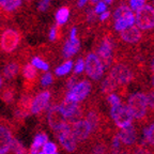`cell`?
<instances>
[{
	"instance_id": "obj_1",
	"label": "cell",
	"mask_w": 154,
	"mask_h": 154,
	"mask_svg": "<svg viewBox=\"0 0 154 154\" xmlns=\"http://www.w3.org/2000/svg\"><path fill=\"white\" fill-rule=\"evenodd\" d=\"M126 105L137 125H147L151 121L148 108L147 95L144 92H135L130 95Z\"/></svg>"
},
{
	"instance_id": "obj_2",
	"label": "cell",
	"mask_w": 154,
	"mask_h": 154,
	"mask_svg": "<svg viewBox=\"0 0 154 154\" xmlns=\"http://www.w3.org/2000/svg\"><path fill=\"white\" fill-rule=\"evenodd\" d=\"M109 76L116 82L119 87V92L122 95H125L126 92V86L134 79L135 74L133 72L132 67L126 63H116L112 65L109 71Z\"/></svg>"
},
{
	"instance_id": "obj_3",
	"label": "cell",
	"mask_w": 154,
	"mask_h": 154,
	"mask_svg": "<svg viewBox=\"0 0 154 154\" xmlns=\"http://www.w3.org/2000/svg\"><path fill=\"white\" fill-rule=\"evenodd\" d=\"M16 130L14 122L0 117V154H10L12 151Z\"/></svg>"
},
{
	"instance_id": "obj_4",
	"label": "cell",
	"mask_w": 154,
	"mask_h": 154,
	"mask_svg": "<svg viewBox=\"0 0 154 154\" xmlns=\"http://www.w3.org/2000/svg\"><path fill=\"white\" fill-rule=\"evenodd\" d=\"M55 136L58 139L60 146L69 153H75L79 151V146L77 143L76 139L73 136L72 133V124L64 122L57 131H55Z\"/></svg>"
},
{
	"instance_id": "obj_5",
	"label": "cell",
	"mask_w": 154,
	"mask_h": 154,
	"mask_svg": "<svg viewBox=\"0 0 154 154\" xmlns=\"http://www.w3.org/2000/svg\"><path fill=\"white\" fill-rule=\"evenodd\" d=\"M110 117L118 128H128L134 123V119L128 105L123 104V102L120 105L110 107Z\"/></svg>"
},
{
	"instance_id": "obj_6",
	"label": "cell",
	"mask_w": 154,
	"mask_h": 154,
	"mask_svg": "<svg viewBox=\"0 0 154 154\" xmlns=\"http://www.w3.org/2000/svg\"><path fill=\"white\" fill-rule=\"evenodd\" d=\"M72 133L74 138L76 139L77 143L79 146V149L85 147L86 144L91 142L93 140V134L92 130L90 128L89 123L85 119L77 121L72 124Z\"/></svg>"
},
{
	"instance_id": "obj_7",
	"label": "cell",
	"mask_w": 154,
	"mask_h": 154,
	"mask_svg": "<svg viewBox=\"0 0 154 154\" xmlns=\"http://www.w3.org/2000/svg\"><path fill=\"white\" fill-rule=\"evenodd\" d=\"M20 43V34L17 30L9 28L2 32L0 36V49L5 54H12Z\"/></svg>"
},
{
	"instance_id": "obj_8",
	"label": "cell",
	"mask_w": 154,
	"mask_h": 154,
	"mask_svg": "<svg viewBox=\"0 0 154 154\" xmlns=\"http://www.w3.org/2000/svg\"><path fill=\"white\" fill-rule=\"evenodd\" d=\"M135 24L140 30H151L154 28V7L144 5L141 9L136 11Z\"/></svg>"
},
{
	"instance_id": "obj_9",
	"label": "cell",
	"mask_w": 154,
	"mask_h": 154,
	"mask_svg": "<svg viewBox=\"0 0 154 154\" xmlns=\"http://www.w3.org/2000/svg\"><path fill=\"white\" fill-rule=\"evenodd\" d=\"M85 70L87 76L92 80H99L104 75V66L100 58L94 53H89L85 60Z\"/></svg>"
},
{
	"instance_id": "obj_10",
	"label": "cell",
	"mask_w": 154,
	"mask_h": 154,
	"mask_svg": "<svg viewBox=\"0 0 154 154\" xmlns=\"http://www.w3.org/2000/svg\"><path fill=\"white\" fill-rule=\"evenodd\" d=\"M92 90V84L88 79L78 82L69 92H66L65 97L76 103H82L89 96Z\"/></svg>"
},
{
	"instance_id": "obj_11",
	"label": "cell",
	"mask_w": 154,
	"mask_h": 154,
	"mask_svg": "<svg viewBox=\"0 0 154 154\" xmlns=\"http://www.w3.org/2000/svg\"><path fill=\"white\" fill-rule=\"evenodd\" d=\"M119 140L124 149L131 150L137 144L138 140V131L136 125L133 123L132 125L124 128H118L117 130Z\"/></svg>"
},
{
	"instance_id": "obj_12",
	"label": "cell",
	"mask_w": 154,
	"mask_h": 154,
	"mask_svg": "<svg viewBox=\"0 0 154 154\" xmlns=\"http://www.w3.org/2000/svg\"><path fill=\"white\" fill-rule=\"evenodd\" d=\"M112 51L113 48L111 40L108 38H104L103 41L97 46V51H96V55L100 58V60L104 66V70H109L112 65Z\"/></svg>"
},
{
	"instance_id": "obj_13",
	"label": "cell",
	"mask_w": 154,
	"mask_h": 154,
	"mask_svg": "<svg viewBox=\"0 0 154 154\" xmlns=\"http://www.w3.org/2000/svg\"><path fill=\"white\" fill-rule=\"evenodd\" d=\"M51 97V92L49 90H43L38 92L33 97L31 105V115H36L38 117H41L45 113V110L48 109L49 101Z\"/></svg>"
},
{
	"instance_id": "obj_14",
	"label": "cell",
	"mask_w": 154,
	"mask_h": 154,
	"mask_svg": "<svg viewBox=\"0 0 154 154\" xmlns=\"http://www.w3.org/2000/svg\"><path fill=\"white\" fill-rule=\"evenodd\" d=\"M47 122L49 128L55 132L58 128H60L61 125L64 122H66L64 116L62 115L59 107V103L54 102L51 105L48 106V111H47Z\"/></svg>"
},
{
	"instance_id": "obj_15",
	"label": "cell",
	"mask_w": 154,
	"mask_h": 154,
	"mask_svg": "<svg viewBox=\"0 0 154 154\" xmlns=\"http://www.w3.org/2000/svg\"><path fill=\"white\" fill-rule=\"evenodd\" d=\"M110 150L108 139H94L79 149V154H107Z\"/></svg>"
},
{
	"instance_id": "obj_16",
	"label": "cell",
	"mask_w": 154,
	"mask_h": 154,
	"mask_svg": "<svg viewBox=\"0 0 154 154\" xmlns=\"http://www.w3.org/2000/svg\"><path fill=\"white\" fill-rule=\"evenodd\" d=\"M23 76L25 78L24 89L25 92L31 93L33 91L34 87L38 84V74L36 69L31 64V63H26L23 67Z\"/></svg>"
},
{
	"instance_id": "obj_17",
	"label": "cell",
	"mask_w": 154,
	"mask_h": 154,
	"mask_svg": "<svg viewBox=\"0 0 154 154\" xmlns=\"http://www.w3.org/2000/svg\"><path fill=\"white\" fill-rule=\"evenodd\" d=\"M120 38L123 42L128 44H136L141 38V30L137 26H132L120 32Z\"/></svg>"
},
{
	"instance_id": "obj_18",
	"label": "cell",
	"mask_w": 154,
	"mask_h": 154,
	"mask_svg": "<svg viewBox=\"0 0 154 154\" xmlns=\"http://www.w3.org/2000/svg\"><path fill=\"white\" fill-rule=\"evenodd\" d=\"M33 97L34 96L31 93L24 92L20 95V97L18 99V101L16 102V104H15V106L26 117H28L29 115H31V105H32V101H33Z\"/></svg>"
},
{
	"instance_id": "obj_19",
	"label": "cell",
	"mask_w": 154,
	"mask_h": 154,
	"mask_svg": "<svg viewBox=\"0 0 154 154\" xmlns=\"http://www.w3.org/2000/svg\"><path fill=\"white\" fill-rule=\"evenodd\" d=\"M0 99L5 105L11 106L15 103L16 100V88L12 85L5 87L1 91H0Z\"/></svg>"
},
{
	"instance_id": "obj_20",
	"label": "cell",
	"mask_w": 154,
	"mask_h": 154,
	"mask_svg": "<svg viewBox=\"0 0 154 154\" xmlns=\"http://www.w3.org/2000/svg\"><path fill=\"white\" fill-rule=\"evenodd\" d=\"M19 71H20V64L16 61H11L3 66L2 74L7 80H12L18 75Z\"/></svg>"
},
{
	"instance_id": "obj_21",
	"label": "cell",
	"mask_w": 154,
	"mask_h": 154,
	"mask_svg": "<svg viewBox=\"0 0 154 154\" xmlns=\"http://www.w3.org/2000/svg\"><path fill=\"white\" fill-rule=\"evenodd\" d=\"M117 90H119L118 85L116 84V82L109 75H107L101 84V93L103 95L108 96L109 94H112Z\"/></svg>"
},
{
	"instance_id": "obj_22",
	"label": "cell",
	"mask_w": 154,
	"mask_h": 154,
	"mask_svg": "<svg viewBox=\"0 0 154 154\" xmlns=\"http://www.w3.org/2000/svg\"><path fill=\"white\" fill-rule=\"evenodd\" d=\"M135 24V14L132 13V14L128 15V16L123 17V18H119L115 20V29L117 31H124L125 29L130 28V27L134 26Z\"/></svg>"
},
{
	"instance_id": "obj_23",
	"label": "cell",
	"mask_w": 154,
	"mask_h": 154,
	"mask_svg": "<svg viewBox=\"0 0 154 154\" xmlns=\"http://www.w3.org/2000/svg\"><path fill=\"white\" fill-rule=\"evenodd\" d=\"M79 47H80V42L79 40L77 38L75 41H69L64 44L63 46V51H62V55L65 59H70L71 57L75 55L77 51H79Z\"/></svg>"
},
{
	"instance_id": "obj_24",
	"label": "cell",
	"mask_w": 154,
	"mask_h": 154,
	"mask_svg": "<svg viewBox=\"0 0 154 154\" xmlns=\"http://www.w3.org/2000/svg\"><path fill=\"white\" fill-rule=\"evenodd\" d=\"M69 16H70V9L67 7H63L60 10H58V12L56 13L57 25L61 26V25L65 24L67 22V19H69Z\"/></svg>"
},
{
	"instance_id": "obj_25",
	"label": "cell",
	"mask_w": 154,
	"mask_h": 154,
	"mask_svg": "<svg viewBox=\"0 0 154 154\" xmlns=\"http://www.w3.org/2000/svg\"><path fill=\"white\" fill-rule=\"evenodd\" d=\"M73 67V62L71 60H67L65 61V62H63L61 65H59V66L56 69V74H57V76H64V75L69 74V73L71 72V70H72Z\"/></svg>"
},
{
	"instance_id": "obj_26",
	"label": "cell",
	"mask_w": 154,
	"mask_h": 154,
	"mask_svg": "<svg viewBox=\"0 0 154 154\" xmlns=\"http://www.w3.org/2000/svg\"><path fill=\"white\" fill-rule=\"evenodd\" d=\"M131 154H154V148L147 147L144 144H136L131 149Z\"/></svg>"
},
{
	"instance_id": "obj_27",
	"label": "cell",
	"mask_w": 154,
	"mask_h": 154,
	"mask_svg": "<svg viewBox=\"0 0 154 154\" xmlns=\"http://www.w3.org/2000/svg\"><path fill=\"white\" fill-rule=\"evenodd\" d=\"M132 13L133 11L128 8V5H120L113 13V18H115V20L119 18H123V17L128 16Z\"/></svg>"
},
{
	"instance_id": "obj_28",
	"label": "cell",
	"mask_w": 154,
	"mask_h": 154,
	"mask_svg": "<svg viewBox=\"0 0 154 154\" xmlns=\"http://www.w3.org/2000/svg\"><path fill=\"white\" fill-rule=\"evenodd\" d=\"M20 3H22V0H5L1 8L5 12H12L17 8H19Z\"/></svg>"
},
{
	"instance_id": "obj_29",
	"label": "cell",
	"mask_w": 154,
	"mask_h": 154,
	"mask_svg": "<svg viewBox=\"0 0 154 154\" xmlns=\"http://www.w3.org/2000/svg\"><path fill=\"white\" fill-rule=\"evenodd\" d=\"M47 142H48L47 135H46L45 133H40V134H38L35 136V138H34L32 146H34V147L38 148V149H41V148L44 147V146H45V144L47 143Z\"/></svg>"
},
{
	"instance_id": "obj_30",
	"label": "cell",
	"mask_w": 154,
	"mask_h": 154,
	"mask_svg": "<svg viewBox=\"0 0 154 154\" xmlns=\"http://www.w3.org/2000/svg\"><path fill=\"white\" fill-rule=\"evenodd\" d=\"M31 64L33 65L35 69H38V70H42V71H48V69H49L48 63L45 62L43 59H41V58H38V57L32 58Z\"/></svg>"
},
{
	"instance_id": "obj_31",
	"label": "cell",
	"mask_w": 154,
	"mask_h": 154,
	"mask_svg": "<svg viewBox=\"0 0 154 154\" xmlns=\"http://www.w3.org/2000/svg\"><path fill=\"white\" fill-rule=\"evenodd\" d=\"M12 151L14 152V154H29V152L26 150V148H25L16 138H15L14 142H13Z\"/></svg>"
},
{
	"instance_id": "obj_32",
	"label": "cell",
	"mask_w": 154,
	"mask_h": 154,
	"mask_svg": "<svg viewBox=\"0 0 154 154\" xmlns=\"http://www.w3.org/2000/svg\"><path fill=\"white\" fill-rule=\"evenodd\" d=\"M106 100H107V102H108L109 106L110 107H112V106H117V105H120L121 103H122V101H121L120 96H118L117 94L112 93V94H109L108 96H106Z\"/></svg>"
},
{
	"instance_id": "obj_33",
	"label": "cell",
	"mask_w": 154,
	"mask_h": 154,
	"mask_svg": "<svg viewBox=\"0 0 154 154\" xmlns=\"http://www.w3.org/2000/svg\"><path fill=\"white\" fill-rule=\"evenodd\" d=\"M146 5V0H130V9L132 11H138Z\"/></svg>"
},
{
	"instance_id": "obj_34",
	"label": "cell",
	"mask_w": 154,
	"mask_h": 154,
	"mask_svg": "<svg viewBox=\"0 0 154 154\" xmlns=\"http://www.w3.org/2000/svg\"><path fill=\"white\" fill-rule=\"evenodd\" d=\"M60 36V26L56 24L54 27H51V32H49V40L51 41H56Z\"/></svg>"
},
{
	"instance_id": "obj_35",
	"label": "cell",
	"mask_w": 154,
	"mask_h": 154,
	"mask_svg": "<svg viewBox=\"0 0 154 154\" xmlns=\"http://www.w3.org/2000/svg\"><path fill=\"white\" fill-rule=\"evenodd\" d=\"M43 151L46 154H55L58 151V147L54 142H47L43 147Z\"/></svg>"
},
{
	"instance_id": "obj_36",
	"label": "cell",
	"mask_w": 154,
	"mask_h": 154,
	"mask_svg": "<svg viewBox=\"0 0 154 154\" xmlns=\"http://www.w3.org/2000/svg\"><path fill=\"white\" fill-rule=\"evenodd\" d=\"M54 82V76L51 73H46L42 76L41 78V85L43 87H46V86H49Z\"/></svg>"
},
{
	"instance_id": "obj_37",
	"label": "cell",
	"mask_w": 154,
	"mask_h": 154,
	"mask_svg": "<svg viewBox=\"0 0 154 154\" xmlns=\"http://www.w3.org/2000/svg\"><path fill=\"white\" fill-rule=\"evenodd\" d=\"M85 70V60L82 58H79L78 60H77L76 64H75L74 67V75L76 74H80L82 73V71Z\"/></svg>"
},
{
	"instance_id": "obj_38",
	"label": "cell",
	"mask_w": 154,
	"mask_h": 154,
	"mask_svg": "<svg viewBox=\"0 0 154 154\" xmlns=\"http://www.w3.org/2000/svg\"><path fill=\"white\" fill-rule=\"evenodd\" d=\"M77 82H77L76 75H73V76H71L70 78L66 80V84H65V89H66V92L70 91V90L72 89L73 87H74Z\"/></svg>"
},
{
	"instance_id": "obj_39",
	"label": "cell",
	"mask_w": 154,
	"mask_h": 154,
	"mask_svg": "<svg viewBox=\"0 0 154 154\" xmlns=\"http://www.w3.org/2000/svg\"><path fill=\"white\" fill-rule=\"evenodd\" d=\"M106 10H107V5H106L104 1H100L95 7V13L96 14H102V13L106 12Z\"/></svg>"
},
{
	"instance_id": "obj_40",
	"label": "cell",
	"mask_w": 154,
	"mask_h": 154,
	"mask_svg": "<svg viewBox=\"0 0 154 154\" xmlns=\"http://www.w3.org/2000/svg\"><path fill=\"white\" fill-rule=\"evenodd\" d=\"M48 8H49V2H47V1H44V0H41V1H40V3H38V10H40L41 12L46 11Z\"/></svg>"
},
{
	"instance_id": "obj_41",
	"label": "cell",
	"mask_w": 154,
	"mask_h": 154,
	"mask_svg": "<svg viewBox=\"0 0 154 154\" xmlns=\"http://www.w3.org/2000/svg\"><path fill=\"white\" fill-rule=\"evenodd\" d=\"M95 14H96L95 11H93V10H89L88 13H87V18H88V20H89V22H93L94 19H95V16H96Z\"/></svg>"
},
{
	"instance_id": "obj_42",
	"label": "cell",
	"mask_w": 154,
	"mask_h": 154,
	"mask_svg": "<svg viewBox=\"0 0 154 154\" xmlns=\"http://www.w3.org/2000/svg\"><path fill=\"white\" fill-rule=\"evenodd\" d=\"M76 33H77V29L75 28V27H73V28L71 29L70 41H75V40H77V38H76Z\"/></svg>"
},
{
	"instance_id": "obj_43",
	"label": "cell",
	"mask_w": 154,
	"mask_h": 154,
	"mask_svg": "<svg viewBox=\"0 0 154 154\" xmlns=\"http://www.w3.org/2000/svg\"><path fill=\"white\" fill-rule=\"evenodd\" d=\"M109 16H110V13H109L108 11H106V12L102 13L101 16H100V19H101V20H106Z\"/></svg>"
},
{
	"instance_id": "obj_44",
	"label": "cell",
	"mask_w": 154,
	"mask_h": 154,
	"mask_svg": "<svg viewBox=\"0 0 154 154\" xmlns=\"http://www.w3.org/2000/svg\"><path fill=\"white\" fill-rule=\"evenodd\" d=\"M150 66H151L152 75H154V55L152 56V58H151V61H150Z\"/></svg>"
},
{
	"instance_id": "obj_45",
	"label": "cell",
	"mask_w": 154,
	"mask_h": 154,
	"mask_svg": "<svg viewBox=\"0 0 154 154\" xmlns=\"http://www.w3.org/2000/svg\"><path fill=\"white\" fill-rule=\"evenodd\" d=\"M88 2V0H78V2H77V5L78 8H82L86 3Z\"/></svg>"
},
{
	"instance_id": "obj_46",
	"label": "cell",
	"mask_w": 154,
	"mask_h": 154,
	"mask_svg": "<svg viewBox=\"0 0 154 154\" xmlns=\"http://www.w3.org/2000/svg\"><path fill=\"white\" fill-rule=\"evenodd\" d=\"M112 1H113V0H104V2H105L106 5H110Z\"/></svg>"
},
{
	"instance_id": "obj_47",
	"label": "cell",
	"mask_w": 154,
	"mask_h": 154,
	"mask_svg": "<svg viewBox=\"0 0 154 154\" xmlns=\"http://www.w3.org/2000/svg\"><path fill=\"white\" fill-rule=\"evenodd\" d=\"M151 82H152V87H153V89H154V75H152V79H151Z\"/></svg>"
},
{
	"instance_id": "obj_48",
	"label": "cell",
	"mask_w": 154,
	"mask_h": 154,
	"mask_svg": "<svg viewBox=\"0 0 154 154\" xmlns=\"http://www.w3.org/2000/svg\"><path fill=\"white\" fill-rule=\"evenodd\" d=\"M99 1H100V0H91V3H92V5H93V3H96V2L99 3Z\"/></svg>"
},
{
	"instance_id": "obj_49",
	"label": "cell",
	"mask_w": 154,
	"mask_h": 154,
	"mask_svg": "<svg viewBox=\"0 0 154 154\" xmlns=\"http://www.w3.org/2000/svg\"><path fill=\"white\" fill-rule=\"evenodd\" d=\"M3 2H5V0H0V7H2Z\"/></svg>"
},
{
	"instance_id": "obj_50",
	"label": "cell",
	"mask_w": 154,
	"mask_h": 154,
	"mask_svg": "<svg viewBox=\"0 0 154 154\" xmlns=\"http://www.w3.org/2000/svg\"><path fill=\"white\" fill-rule=\"evenodd\" d=\"M1 86H2V78L0 77V88H1Z\"/></svg>"
},
{
	"instance_id": "obj_51",
	"label": "cell",
	"mask_w": 154,
	"mask_h": 154,
	"mask_svg": "<svg viewBox=\"0 0 154 154\" xmlns=\"http://www.w3.org/2000/svg\"><path fill=\"white\" fill-rule=\"evenodd\" d=\"M38 154H46V153L43 151V150H42V151H40V153H38Z\"/></svg>"
},
{
	"instance_id": "obj_52",
	"label": "cell",
	"mask_w": 154,
	"mask_h": 154,
	"mask_svg": "<svg viewBox=\"0 0 154 154\" xmlns=\"http://www.w3.org/2000/svg\"><path fill=\"white\" fill-rule=\"evenodd\" d=\"M44 1H47V2H51V0H44Z\"/></svg>"
},
{
	"instance_id": "obj_53",
	"label": "cell",
	"mask_w": 154,
	"mask_h": 154,
	"mask_svg": "<svg viewBox=\"0 0 154 154\" xmlns=\"http://www.w3.org/2000/svg\"><path fill=\"white\" fill-rule=\"evenodd\" d=\"M27 1H30V0H27Z\"/></svg>"
},
{
	"instance_id": "obj_54",
	"label": "cell",
	"mask_w": 154,
	"mask_h": 154,
	"mask_svg": "<svg viewBox=\"0 0 154 154\" xmlns=\"http://www.w3.org/2000/svg\"><path fill=\"white\" fill-rule=\"evenodd\" d=\"M153 3H154V0H153Z\"/></svg>"
},
{
	"instance_id": "obj_55",
	"label": "cell",
	"mask_w": 154,
	"mask_h": 154,
	"mask_svg": "<svg viewBox=\"0 0 154 154\" xmlns=\"http://www.w3.org/2000/svg\"><path fill=\"white\" fill-rule=\"evenodd\" d=\"M55 154H58V153H55Z\"/></svg>"
}]
</instances>
